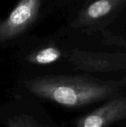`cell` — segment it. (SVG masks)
I'll return each instance as SVG.
<instances>
[{
    "label": "cell",
    "instance_id": "cell-1",
    "mask_svg": "<svg viewBox=\"0 0 126 127\" xmlns=\"http://www.w3.org/2000/svg\"><path fill=\"white\" fill-rule=\"evenodd\" d=\"M32 95L60 106L76 109L120 95L123 81L103 80L84 75H46L24 83Z\"/></svg>",
    "mask_w": 126,
    "mask_h": 127
},
{
    "label": "cell",
    "instance_id": "cell-2",
    "mask_svg": "<svg viewBox=\"0 0 126 127\" xmlns=\"http://www.w3.org/2000/svg\"><path fill=\"white\" fill-rule=\"evenodd\" d=\"M126 119V96L120 95L79 118L75 127H111Z\"/></svg>",
    "mask_w": 126,
    "mask_h": 127
},
{
    "label": "cell",
    "instance_id": "cell-3",
    "mask_svg": "<svg viewBox=\"0 0 126 127\" xmlns=\"http://www.w3.org/2000/svg\"><path fill=\"white\" fill-rule=\"evenodd\" d=\"M42 0H19L6 19L0 21V42L16 37L34 20Z\"/></svg>",
    "mask_w": 126,
    "mask_h": 127
},
{
    "label": "cell",
    "instance_id": "cell-4",
    "mask_svg": "<svg viewBox=\"0 0 126 127\" xmlns=\"http://www.w3.org/2000/svg\"><path fill=\"white\" fill-rule=\"evenodd\" d=\"M79 68L91 72H118L126 71V59L119 57L79 56L74 58Z\"/></svg>",
    "mask_w": 126,
    "mask_h": 127
},
{
    "label": "cell",
    "instance_id": "cell-5",
    "mask_svg": "<svg viewBox=\"0 0 126 127\" xmlns=\"http://www.w3.org/2000/svg\"><path fill=\"white\" fill-rule=\"evenodd\" d=\"M126 4V0H97L82 12L80 21L82 23H88L100 19L111 13H116Z\"/></svg>",
    "mask_w": 126,
    "mask_h": 127
},
{
    "label": "cell",
    "instance_id": "cell-6",
    "mask_svg": "<svg viewBox=\"0 0 126 127\" xmlns=\"http://www.w3.org/2000/svg\"><path fill=\"white\" fill-rule=\"evenodd\" d=\"M61 57V52L56 48L47 47L34 54H32L29 60L38 65H48L57 61Z\"/></svg>",
    "mask_w": 126,
    "mask_h": 127
},
{
    "label": "cell",
    "instance_id": "cell-7",
    "mask_svg": "<svg viewBox=\"0 0 126 127\" xmlns=\"http://www.w3.org/2000/svg\"><path fill=\"white\" fill-rule=\"evenodd\" d=\"M7 127H50L48 124L40 123L28 114L21 113L8 118L6 121Z\"/></svg>",
    "mask_w": 126,
    "mask_h": 127
},
{
    "label": "cell",
    "instance_id": "cell-8",
    "mask_svg": "<svg viewBox=\"0 0 126 127\" xmlns=\"http://www.w3.org/2000/svg\"><path fill=\"white\" fill-rule=\"evenodd\" d=\"M123 83H124V84H126V77H124L123 79V80H122Z\"/></svg>",
    "mask_w": 126,
    "mask_h": 127
}]
</instances>
